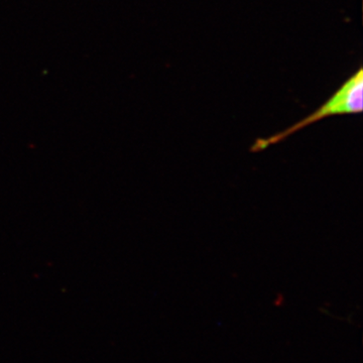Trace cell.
Segmentation results:
<instances>
[{
	"mask_svg": "<svg viewBox=\"0 0 363 363\" xmlns=\"http://www.w3.org/2000/svg\"><path fill=\"white\" fill-rule=\"evenodd\" d=\"M362 111L363 70L362 68H359L317 111L305 117L302 121L293 124L290 128L279 131L276 135L255 140L252 147V152H259V150L267 149L271 145L283 142L294 133L304 130L307 126L316 123L326 117L344 116V114H358L362 113Z\"/></svg>",
	"mask_w": 363,
	"mask_h": 363,
	"instance_id": "obj_1",
	"label": "cell"
}]
</instances>
